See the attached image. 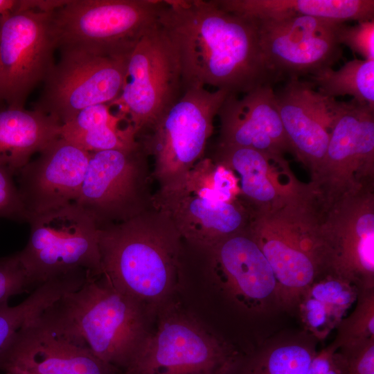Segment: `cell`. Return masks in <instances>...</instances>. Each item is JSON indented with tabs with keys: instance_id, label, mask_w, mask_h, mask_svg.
Masks as SVG:
<instances>
[{
	"instance_id": "obj_1",
	"label": "cell",
	"mask_w": 374,
	"mask_h": 374,
	"mask_svg": "<svg viewBox=\"0 0 374 374\" xmlns=\"http://www.w3.org/2000/svg\"><path fill=\"white\" fill-rule=\"evenodd\" d=\"M158 24L172 44L183 91L211 86L239 96L280 78L262 51L256 22L216 0H164Z\"/></svg>"
},
{
	"instance_id": "obj_2",
	"label": "cell",
	"mask_w": 374,
	"mask_h": 374,
	"mask_svg": "<svg viewBox=\"0 0 374 374\" xmlns=\"http://www.w3.org/2000/svg\"><path fill=\"white\" fill-rule=\"evenodd\" d=\"M147 309L111 285L104 276L89 277L78 289L44 309L37 320L86 346L123 374L150 329Z\"/></svg>"
},
{
	"instance_id": "obj_3",
	"label": "cell",
	"mask_w": 374,
	"mask_h": 374,
	"mask_svg": "<svg viewBox=\"0 0 374 374\" xmlns=\"http://www.w3.org/2000/svg\"><path fill=\"white\" fill-rule=\"evenodd\" d=\"M179 237L172 226L148 225L140 214L99 227L102 276L156 314L181 285Z\"/></svg>"
},
{
	"instance_id": "obj_4",
	"label": "cell",
	"mask_w": 374,
	"mask_h": 374,
	"mask_svg": "<svg viewBox=\"0 0 374 374\" xmlns=\"http://www.w3.org/2000/svg\"><path fill=\"white\" fill-rule=\"evenodd\" d=\"M156 315L123 374H233L243 355L192 312L170 301Z\"/></svg>"
},
{
	"instance_id": "obj_5",
	"label": "cell",
	"mask_w": 374,
	"mask_h": 374,
	"mask_svg": "<svg viewBox=\"0 0 374 374\" xmlns=\"http://www.w3.org/2000/svg\"><path fill=\"white\" fill-rule=\"evenodd\" d=\"M164 0H70L51 11L56 49L128 58L158 23Z\"/></svg>"
},
{
	"instance_id": "obj_6",
	"label": "cell",
	"mask_w": 374,
	"mask_h": 374,
	"mask_svg": "<svg viewBox=\"0 0 374 374\" xmlns=\"http://www.w3.org/2000/svg\"><path fill=\"white\" fill-rule=\"evenodd\" d=\"M27 222L28 240L18 255L33 291L76 271L102 276L99 226L75 202L30 215Z\"/></svg>"
},
{
	"instance_id": "obj_7",
	"label": "cell",
	"mask_w": 374,
	"mask_h": 374,
	"mask_svg": "<svg viewBox=\"0 0 374 374\" xmlns=\"http://www.w3.org/2000/svg\"><path fill=\"white\" fill-rule=\"evenodd\" d=\"M183 93L176 51L159 24L136 44L127 62L119 96L111 103L135 131L136 139L150 131Z\"/></svg>"
},
{
	"instance_id": "obj_8",
	"label": "cell",
	"mask_w": 374,
	"mask_h": 374,
	"mask_svg": "<svg viewBox=\"0 0 374 374\" xmlns=\"http://www.w3.org/2000/svg\"><path fill=\"white\" fill-rule=\"evenodd\" d=\"M229 93L222 89L188 87L161 120L137 140L154 157L155 175L166 184L202 159L213 121Z\"/></svg>"
},
{
	"instance_id": "obj_9",
	"label": "cell",
	"mask_w": 374,
	"mask_h": 374,
	"mask_svg": "<svg viewBox=\"0 0 374 374\" xmlns=\"http://www.w3.org/2000/svg\"><path fill=\"white\" fill-rule=\"evenodd\" d=\"M214 166L211 159H200L163 184L154 199L157 208L180 236L207 249L237 233L242 222L240 211L215 189Z\"/></svg>"
},
{
	"instance_id": "obj_10",
	"label": "cell",
	"mask_w": 374,
	"mask_h": 374,
	"mask_svg": "<svg viewBox=\"0 0 374 374\" xmlns=\"http://www.w3.org/2000/svg\"><path fill=\"white\" fill-rule=\"evenodd\" d=\"M55 50L51 11L28 10L0 16V101L24 108L29 94L55 66Z\"/></svg>"
},
{
	"instance_id": "obj_11",
	"label": "cell",
	"mask_w": 374,
	"mask_h": 374,
	"mask_svg": "<svg viewBox=\"0 0 374 374\" xmlns=\"http://www.w3.org/2000/svg\"><path fill=\"white\" fill-rule=\"evenodd\" d=\"M60 55L44 81L35 109L62 125L81 110L94 105L108 104L119 96L128 58L78 51L60 52Z\"/></svg>"
},
{
	"instance_id": "obj_12",
	"label": "cell",
	"mask_w": 374,
	"mask_h": 374,
	"mask_svg": "<svg viewBox=\"0 0 374 374\" xmlns=\"http://www.w3.org/2000/svg\"><path fill=\"white\" fill-rule=\"evenodd\" d=\"M253 19L266 60L281 80L314 75L343 57L337 33L344 22L312 17Z\"/></svg>"
},
{
	"instance_id": "obj_13",
	"label": "cell",
	"mask_w": 374,
	"mask_h": 374,
	"mask_svg": "<svg viewBox=\"0 0 374 374\" xmlns=\"http://www.w3.org/2000/svg\"><path fill=\"white\" fill-rule=\"evenodd\" d=\"M146 155L140 143L128 149L91 152L74 202L99 227L139 215Z\"/></svg>"
},
{
	"instance_id": "obj_14",
	"label": "cell",
	"mask_w": 374,
	"mask_h": 374,
	"mask_svg": "<svg viewBox=\"0 0 374 374\" xmlns=\"http://www.w3.org/2000/svg\"><path fill=\"white\" fill-rule=\"evenodd\" d=\"M208 250L212 280L237 308L262 314L280 308L275 276L252 237L235 233Z\"/></svg>"
},
{
	"instance_id": "obj_15",
	"label": "cell",
	"mask_w": 374,
	"mask_h": 374,
	"mask_svg": "<svg viewBox=\"0 0 374 374\" xmlns=\"http://www.w3.org/2000/svg\"><path fill=\"white\" fill-rule=\"evenodd\" d=\"M90 153L60 136L19 171L17 188L27 220L30 215L76 200Z\"/></svg>"
},
{
	"instance_id": "obj_16",
	"label": "cell",
	"mask_w": 374,
	"mask_h": 374,
	"mask_svg": "<svg viewBox=\"0 0 374 374\" xmlns=\"http://www.w3.org/2000/svg\"><path fill=\"white\" fill-rule=\"evenodd\" d=\"M37 317L16 332L0 355V371L14 367L33 374H121L86 346L48 328Z\"/></svg>"
},
{
	"instance_id": "obj_17",
	"label": "cell",
	"mask_w": 374,
	"mask_h": 374,
	"mask_svg": "<svg viewBox=\"0 0 374 374\" xmlns=\"http://www.w3.org/2000/svg\"><path fill=\"white\" fill-rule=\"evenodd\" d=\"M217 116L220 145L251 148L270 157H276L291 147L273 85L258 87L242 97L229 94Z\"/></svg>"
},
{
	"instance_id": "obj_18",
	"label": "cell",
	"mask_w": 374,
	"mask_h": 374,
	"mask_svg": "<svg viewBox=\"0 0 374 374\" xmlns=\"http://www.w3.org/2000/svg\"><path fill=\"white\" fill-rule=\"evenodd\" d=\"M252 238L275 276L280 308L296 310L305 290L326 272L322 240L279 229L263 230Z\"/></svg>"
},
{
	"instance_id": "obj_19",
	"label": "cell",
	"mask_w": 374,
	"mask_h": 374,
	"mask_svg": "<svg viewBox=\"0 0 374 374\" xmlns=\"http://www.w3.org/2000/svg\"><path fill=\"white\" fill-rule=\"evenodd\" d=\"M281 121L292 148L311 162H322L332 119V98L320 95L308 80H287L275 91Z\"/></svg>"
},
{
	"instance_id": "obj_20",
	"label": "cell",
	"mask_w": 374,
	"mask_h": 374,
	"mask_svg": "<svg viewBox=\"0 0 374 374\" xmlns=\"http://www.w3.org/2000/svg\"><path fill=\"white\" fill-rule=\"evenodd\" d=\"M61 125L35 109H0V167L12 176L55 139Z\"/></svg>"
},
{
	"instance_id": "obj_21",
	"label": "cell",
	"mask_w": 374,
	"mask_h": 374,
	"mask_svg": "<svg viewBox=\"0 0 374 374\" xmlns=\"http://www.w3.org/2000/svg\"><path fill=\"white\" fill-rule=\"evenodd\" d=\"M224 10L255 19L312 17L357 22L374 19L373 0H216Z\"/></svg>"
},
{
	"instance_id": "obj_22",
	"label": "cell",
	"mask_w": 374,
	"mask_h": 374,
	"mask_svg": "<svg viewBox=\"0 0 374 374\" xmlns=\"http://www.w3.org/2000/svg\"><path fill=\"white\" fill-rule=\"evenodd\" d=\"M359 290L332 273L319 276L303 293L296 308L308 335L325 340L349 312Z\"/></svg>"
},
{
	"instance_id": "obj_23",
	"label": "cell",
	"mask_w": 374,
	"mask_h": 374,
	"mask_svg": "<svg viewBox=\"0 0 374 374\" xmlns=\"http://www.w3.org/2000/svg\"><path fill=\"white\" fill-rule=\"evenodd\" d=\"M329 142L322 162L347 164L371 159L374 150V107L354 99H332Z\"/></svg>"
},
{
	"instance_id": "obj_24",
	"label": "cell",
	"mask_w": 374,
	"mask_h": 374,
	"mask_svg": "<svg viewBox=\"0 0 374 374\" xmlns=\"http://www.w3.org/2000/svg\"><path fill=\"white\" fill-rule=\"evenodd\" d=\"M109 104L88 107L60 127V136L89 152L128 149L139 145L133 127Z\"/></svg>"
},
{
	"instance_id": "obj_25",
	"label": "cell",
	"mask_w": 374,
	"mask_h": 374,
	"mask_svg": "<svg viewBox=\"0 0 374 374\" xmlns=\"http://www.w3.org/2000/svg\"><path fill=\"white\" fill-rule=\"evenodd\" d=\"M316 353L310 339L280 340L243 356L233 374H306Z\"/></svg>"
},
{
	"instance_id": "obj_26",
	"label": "cell",
	"mask_w": 374,
	"mask_h": 374,
	"mask_svg": "<svg viewBox=\"0 0 374 374\" xmlns=\"http://www.w3.org/2000/svg\"><path fill=\"white\" fill-rule=\"evenodd\" d=\"M309 76L314 89L324 97L348 95L374 107V60L353 59L337 71L328 68Z\"/></svg>"
},
{
	"instance_id": "obj_27",
	"label": "cell",
	"mask_w": 374,
	"mask_h": 374,
	"mask_svg": "<svg viewBox=\"0 0 374 374\" xmlns=\"http://www.w3.org/2000/svg\"><path fill=\"white\" fill-rule=\"evenodd\" d=\"M221 162L240 176V188L244 194L256 201L267 202L276 195L269 175L267 158L263 152L248 148L220 145Z\"/></svg>"
},
{
	"instance_id": "obj_28",
	"label": "cell",
	"mask_w": 374,
	"mask_h": 374,
	"mask_svg": "<svg viewBox=\"0 0 374 374\" xmlns=\"http://www.w3.org/2000/svg\"><path fill=\"white\" fill-rule=\"evenodd\" d=\"M66 292L67 287L64 282L52 279L35 288L25 300L15 306H10L8 302L1 303L0 355L22 326Z\"/></svg>"
},
{
	"instance_id": "obj_29",
	"label": "cell",
	"mask_w": 374,
	"mask_h": 374,
	"mask_svg": "<svg viewBox=\"0 0 374 374\" xmlns=\"http://www.w3.org/2000/svg\"><path fill=\"white\" fill-rule=\"evenodd\" d=\"M335 331L330 344L335 350L374 339V288L359 290L353 310L342 319Z\"/></svg>"
},
{
	"instance_id": "obj_30",
	"label": "cell",
	"mask_w": 374,
	"mask_h": 374,
	"mask_svg": "<svg viewBox=\"0 0 374 374\" xmlns=\"http://www.w3.org/2000/svg\"><path fill=\"white\" fill-rule=\"evenodd\" d=\"M337 37L341 45L348 46L364 60H374V19L359 21L355 26L342 23Z\"/></svg>"
},
{
	"instance_id": "obj_31",
	"label": "cell",
	"mask_w": 374,
	"mask_h": 374,
	"mask_svg": "<svg viewBox=\"0 0 374 374\" xmlns=\"http://www.w3.org/2000/svg\"><path fill=\"white\" fill-rule=\"evenodd\" d=\"M32 292L18 252L0 258V304L13 296Z\"/></svg>"
},
{
	"instance_id": "obj_32",
	"label": "cell",
	"mask_w": 374,
	"mask_h": 374,
	"mask_svg": "<svg viewBox=\"0 0 374 374\" xmlns=\"http://www.w3.org/2000/svg\"><path fill=\"white\" fill-rule=\"evenodd\" d=\"M12 177L0 167V218L27 222V213Z\"/></svg>"
},
{
	"instance_id": "obj_33",
	"label": "cell",
	"mask_w": 374,
	"mask_h": 374,
	"mask_svg": "<svg viewBox=\"0 0 374 374\" xmlns=\"http://www.w3.org/2000/svg\"><path fill=\"white\" fill-rule=\"evenodd\" d=\"M338 350L345 357V374H374V339Z\"/></svg>"
},
{
	"instance_id": "obj_34",
	"label": "cell",
	"mask_w": 374,
	"mask_h": 374,
	"mask_svg": "<svg viewBox=\"0 0 374 374\" xmlns=\"http://www.w3.org/2000/svg\"><path fill=\"white\" fill-rule=\"evenodd\" d=\"M346 360L342 353L330 344L317 351L306 374H345Z\"/></svg>"
},
{
	"instance_id": "obj_35",
	"label": "cell",
	"mask_w": 374,
	"mask_h": 374,
	"mask_svg": "<svg viewBox=\"0 0 374 374\" xmlns=\"http://www.w3.org/2000/svg\"><path fill=\"white\" fill-rule=\"evenodd\" d=\"M18 1L0 0V16L15 12L17 9Z\"/></svg>"
},
{
	"instance_id": "obj_36",
	"label": "cell",
	"mask_w": 374,
	"mask_h": 374,
	"mask_svg": "<svg viewBox=\"0 0 374 374\" xmlns=\"http://www.w3.org/2000/svg\"><path fill=\"white\" fill-rule=\"evenodd\" d=\"M4 374H33L14 367H6L1 370Z\"/></svg>"
}]
</instances>
